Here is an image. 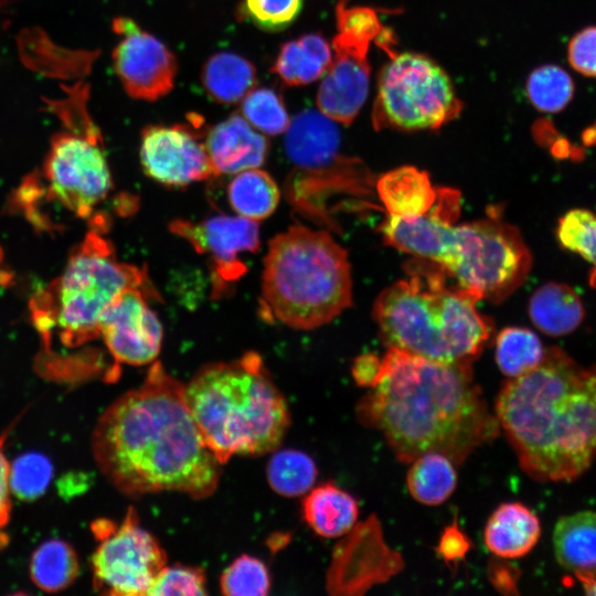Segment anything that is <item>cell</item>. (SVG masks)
Listing matches in <instances>:
<instances>
[{"mask_svg":"<svg viewBox=\"0 0 596 596\" xmlns=\"http://www.w3.org/2000/svg\"><path fill=\"white\" fill-rule=\"evenodd\" d=\"M553 543L557 562L573 572L587 592L596 583V512L561 518Z\"/></svg>","mask_w":596,"mask_h":596,"instance_id":"obj_19","label":"cell"},{"mask_svg":"<svg viewBox=\"0 0 596 596\" xmlns=\"http://www.w3.org/2000/svg\"><path fill=\"white\" fill-rule=\"evenodd\" d=\"M301 510L309 528L328 539L345 535L359 515L356 500L331 482L310 489L302 500Z\"/></svg>","mask_w":596,"mask_h":596,"instance_id":"obj_23","label":"cell"},{"mask_svg":"<svg viewBox=\"0 0 596 596\" xmlns=\"http://www.w3.org/2000/svg\"><path fill=\"white\" fill-rule=\"evenodd\" d=\"M227 196L237 215L258 222L274 213L280 192L269 173L254 168L235 173L227 188Z\"/></svg>","mask_w":596,"mask_h":596,"instance_id":"obj_29","label":"cell"},{"mask_svg":"<svg viewBox=\"0 0 596 596\" xmlns=\"http://www.w3.org/2000/svg\"><path fill=\"white\" fill-rule=\"evenodd\" d=\"M544 353L538 336L525 328H505L496 339L497 365L509 377H517L535 368Z\"/></svg>","mask_w":596,"mask_h":596,"instance_id":"obj_31","label":"cell"},{"mask_svg":"<svg viewBox=\"0 0 596 596\" xmlns=\"http://www.w3.org/2000/svg\"><path fill=\"white\" fill-rule=\"evenodd\" d=\"M302 0H243L238 15L266 32L289 26L299 15Z\"/></svg>","mask_w":596,"mask_h":596,"instance_id":"obj_37","label":"cell"},{"mask_svg":"<svg viewBox=\"0 0 596 596\" xmlns=\"http://www.w3.org/2000/svg\"><path fill=\"white\" fill-rule=\"evenodd\" d=\"M404 567L402 555L384 541L375 515L353 526L334 547L327 589L337 596H360Z\"/></svg>","mask_w":596,"mask_h":596,"instance_id":"obj_13","label":"cell"},{"mask_svg":"<svg viewBox=\"0 0 596 596\" xmlns=\"http://www.w3.org/2000/svg\"><path fill=\"white\" fill-rule=\"evenodd\" d=\"M91 445L100 472L128 497L173 491L205 499L219 486L221 464L192 417L184 384L160 362L104 411Z\"/></svg>","mask_w":596,"mask_h":596,"instance_id":"obj_1","label":"cell"},{"mask_svg":"<svg viewBox=\"0 0 596 596\" xmlns=\"http://www.w3.org/2000/svg\"><path fill=\"white\" fill-rule=\"evenodd\" d=\"M195 121L191 127L149 125L141 131L140 163L150 179L169 187L204 181L214 171Z\"/></svg>","mask_w":596,"mask_h":596,"instance_id":"obj_16","label":"cell"},{"mask_svg":"<svg viewBox=\"0 0 596 596\" xmlns=\"http://www.w3.org/2000/svg\"><path fill=\"white\" fill-rule=\"evenodd\" d=\"M382 358L366 353L358 356L352 365V376L359 386L372 389L379 381Z\"/></svg>","mask_w":596,"mask_h":596,"instance_id":"obj_42","label":"cell"},{"mask_svg":"<svg viewBox=\"0 0 596 596\" xmlns=\"http://www.w3.org/2000/svg\"><path fill=\"white\" fill-rule=\"evenodd\" d=\"M11 280H12V274L4 265L3 255L0 249V288L7 287Z\"/></svg>","mask_w":596,"mask_h":596,"instance_id":"obj_45","label":"cell"},{"mask_svg":"<svg viewBox=\"0 0 596 596\" xmlns=\"http://www.w3.org/2000/svg\"><path fill=\"white\" fill-rule=\"evenodd\" d=\"M256 70L253 63L233 52H219L204 63L201 74L206 94L215 102L232 105L255 88Z\"/></svg>","mask_w":596,"mask_h":596,"instance_id":"obj_26","label":"cell"},{"mask_svg":"<svg viewBox=\"0 0 596 596\" xmlns=\"http://www.w3.org/2000/svg\"><path fill=\"white\" fill-rule=\"evenodd\" d=\"M70 93L52 103L64 130L53 136L41 169L26 177L14 198L24 216L43 231L57 230L71 219L92 224L114 188L100 131L87 110V85Z\"/></svg>","mask_w":596,"mask_h":596,"instance_id":"obj_7","label":"cell"},{"mask_svg":"<svg viewBox=\"0 0 596 596\" xmlns=\"http://www.w3.org/2000/svg\"><path fill=\"white\" fill-rule=\"evenodd\" d=\"M331 62L329 43L320 34L310 33L280 46L273 72L286 85L302 86L322 77Z\"/></svg>","mask_w":596,"mask_h":596,"instance_id":"obj_24","label":"cell"},{"mask_svg":"<svg viewBox=\"0 0 596 596\" xmlns=\"http://www.w3.org/2000/svg\"><path fill=\"white\" fill-rule=\"evenodd\" d=\"M377 192L389 215L411 220L429 213L439 196L425 171L405 166L383 174Z\"/></svg>","mask_w":596,"mask_h":596,"instance_id":"obj_22","label":"cell"},{"mask_svg":"<svg viewBox=\"0 0 596 596\" xmlns=\"http://www.w3.org/2000/svg\"><path fill=\"white\" fill-rule=\"evenodd\" d=\"M381 233L389 245L434 263L480 300L501 302L531 269L518 228L496 217L454 225L435 212L411 220L389 215Z\"/></svg>","mask_w":596,"mask_h":596,"instance_id":"obj_6","label":"cell"},{"mask_svg":"<svg viewBox=\"0 0 596 596\" xmlns=\"http://www.w3.org/2000/svg\"><path fill=\"white\" fill-rule=\"evenodd\" d=\"M411 496L426 505L447 501L457 486L454 461L441 453H426L412 461L406 476Z\"/></svg>","mask_w":596,"mask_h":596,"instance_id":"obj_27","label":"cell"},{"mask_svg":"<svg viewBox=\"0 0 596 596\" xmlns=\"http://www.w3.org/2000/svg\"><path fill=\"white\" fill-rule=\"evenodd\" d=\"M260 296L264 311L292 329L330 322L352 304L347 251L324 231L289 226L269 241Z\"/></svg>","mask_w":596,"mask_h":596,"instance_id":"obj_8","label":"cell"},{"mask_svg":"<svg viewBox=\"0 0 596 596\" xmlns=\"http://www.w3.org/2000/svg\"><path fill=\"white\" fill-rule=\"evenodd\" d=\"M52 476L53 465L45 455L36 451L22 454L10 464V490L22 501H34L44 494Z\"/></svg>","mask_w":596,"mask_h":596,"instance_id":"obj_34","label":"cell"},{"mask_svg":"<svg viewBox=\"0 0 596 596\" xmlns=\"http://www.w3.org/2000/svg\"><path fill=\"white\" fill-rule=\"evenodd\" d=\"M113 30L120 38L113 50V66L125 92L148 102L170 93L178 68L172 52L130 19L116 18Z\"/></svg>","mask_w":596,"mask_h":596,"instance_id":"obj_14","label":"cell"},{"mask_svg":"<svg viewBox=\"0 0 596 596\" xmlns=\"http://www.w3.org/2000/svg\"><path fill=\"white\" fill-rule=\"evenodd\" d=\"M561 244L592 263L589 283L596 287V213L576 209L567 212L558 223Z\"/></svg>","mask_w":596,"mask_h":596,"instance_id":"obj_36","label":"cell"},{"mask_svg":"<svg viewBox=\"0 0 596 596\" xmlns=\"http://www.w3.org/2000/svg\"><path fill=\"white\" fill-rule=\"evenodd\" d=\"M29 573L33 584L47 593L68 588L79 574V561L73 546L61 539L42 542L32 553Z\"/></svg>","mask_w":596,"mask_h":596,"instance_id":"obj_28","label":"cell"},{"mask_svg":"<svg viewBox=\"0 0 596 596\" xmlns=\"http://www.w3.org/2000/svg\"><path fill=\"white\" fill-rule=\"evenodd\" d=\"M146 278L143 269L120 262L111 243L92 230L71 252L61 275L31 298V320L45 352L57 344L77 349L99 338L107 307Z\"/></svg>","mask_w":596,"mask_h":596,"instance_id":"obj_9","label":"cell"},{"mask_svg":"<svg viewBox=\"0 0 596 596\" xmlns=\"http://www.w3.org/2000/svg\"><path fill=\"white\" fill-rule=\"evenodd\" d=\"M574 82L558 65L536 67L528 77L526 94L531 104L544 113H558L573 99Z\"/></svg>","mask_w":596,"mask_h":596,"instance_id":"obj_32","label":"cell"},{"mask_svg":"<svg viewBox=\"0 0 596 596\" xmlns=\"http://www.w3.org/2000/svg\"><path fill=\"white\" fill-rule=\"evenodd\" d=\"M169 227L212 260L214 296L246 273L241 255L260 246L258 222L240 215H214L198 223L174 220Z\"/></svg>","mask_w":596,"mask_h":596,"instance_id":"obj_15","label":"cell"},{"mask_svg":"<svg viewBox=\"0 0 596 596\" xmlns=\"http://www.w3.org/2000/svg\"><path fill=\"white\" fill-rule=\"evenodd\" d=\"M588 594L596 595V583L587 590Z\"/></svg>","mask_w":596,"mask_h":596,"instance_id":"obj_46","label":"cell"},{"mask_svg":"<svg viewBox=\"0 0 596 596\" xmlns=\"http://www.w3.org/2000/svg\"><path fill=\"white\" fill-rule=\"evenodd\" d=\"M355 413L404 464L432 451L462 464L500 430L470 364L436 362L394 348L382 356L379 381Z\"/></svg>","mask_w":596,"mask_h":596,"instance_id":"obj_2","label":"cell"},{"mask_svg":"<svg viewBox=\"0 0 596 596\" xmlns=\"http://www.w3.org/2000/svg\"><path fill=\"white\" fill-rule=\"evenodd\" d=\"M408 277L385 288L373 305V319L387 345L441 363L471 364L492 332L476 304L480 298L447 275L414 266Z\"/></svg>","mask_w":596,"mask_h":596,"instance_id":"obj_5","label":"cell"},{"mask_svg":"<svg viewBox=\"0 0 596 596\" xmlns=\"http://www.w3.org/2000/svg\"><path fill=\"white\" fill-rule=\"evenodd\" d=\"M220 589L227 596H264L270 589L267 566L257 557L243 554L220 577Z\"/></svg>","mask_w":596,"mask_h":596,"instance_id":"obj_35","label":"cell"},{"mask_svg":"<svg viewBox=\"0 0 596 596\" xmlns=\"http://www.w3.org/2000/svg\"><path fill=\"white\" fill-rule=\"evenodd\" d=\"M89 477L86 473H68L61 478L58 482V491L63 497H73L87 490Z\"/></svg>","mask_w":596,"mask_h":596,"instance_id":"obj_44","label":"cell"},{"mask_svg":"<svg viewBox=\"0 0 596 596\" xmlns=\"http://www.w3.org/2000/svg\"><path fill=\"white\" fill-rule=\"evenodd\" d=\"M204 138L214 175L259 168L269 149L264 134L252 127L241 114H233L216 124Z\"/></svg>","mask_w":596,"mask_h":596,"instance_id":"obj_18","label":"cell"},{"mask_svg":"<svg viewBox=\"0 0 596 596\" xmlns=\"http://www.w3.org/2000/svg\"><path fill=\"white\" fill-rule=\"evenodd\" d=\"M529 315L538 329L550 336L574 331L584 319V306L570 286L547 283L538 288L529 302Z\"/></svg>","mask_w":596,"mask_h":596,"instance_id":"obj_25","label":"cell"},{"mask_svg":"<svg viewBox=\"0 0 596 596\" xmlns=\"http://www.w3.org/2000/svg\"><path fill=\"white\" fill-rule=\"evenodd\" d=\"M488 576L492 585L501 593L511 594L515 592V575L512 567L499 562L489 563Z\"/></svg>","mask_w":596,"mask_h":596,"instance_id":"obj_43","label":"cell"},{"mask_svg":"<svg viewBox=\"0 0 596 596\" xmlns=\"http://www.w3.org/2000/svg\"><path fill=\"white\" fill-rule=\"evenodd\" d=\"M461 108L447 73L429 57L405 52L380 73L373 123L404 131L437 129Z\"/></svg>","mask_w":596,"mask_h":596,"instance_id":"obj_10","label":"cell"},{"mask_svg":"<svg viewBox=\"0 0 596 596\" xmlns=\"http://www.w3.org/2000/svg\"><path fill=\"white\" fill-rule=\"evenodd\" d=\"M337 28L338 33L332 40L334 56L322 76L317 106L333 121L350 125L368 97L369 46L371 41L380 39L383 26L373 9L348 8L347 0H340Z\"/></svg>","mask_w":596,"mask_h":596,"instance_id":"obj_11","label":"cell"},{"mask_svg":"<svg viewBox=\"0 0 596 596\" xmlns=\"http://www.w3.org/2000/svg\"><path fill=\"white\" fill-rule=\"evenodd\" d=\"M494 415L525 473L572 480L596 455V366L545 350L535 368L505 382Z\"/></svg>","mask_w":596,"mask_h":596,"instance_id":"obj_3","label":"cell"},{"mask_svg":"<svg viewBox=\"0 0 596 596\" xmlns=\"http://www.w3.org/2000/svg\"><path fill=\"white\" fill-rule=\"evenodd\" d=\"M184 396L221 465L276 450L290 424L286 400L256 352L200 368L184 384Z\"/></svg>","mask_w":596,"mask_h":596,"instance_id":"obj_4","label":"cell"},{"mask_svg":"<svg viewBox=\"0 0 596 596\" xmlns=\"http://www.w3.org/2000/svg\"><path fill=\"white\" fill-rule=\"evenodd\" d=\"M567 58L576 72L596 78V26L585 28L572 38Z\"/></svg>","mask_w":596,"mask_h":596,"instance_id":"obj_39","label":"cell"},{"mask_svg":"<svg viewBox=\"0 0 596 596\" xmlns=\"http://www.w3.org/2000/svg\"><path fill=\"white\" fill-rule=\"evenodd\" d=\"M270 488L284 497H299L312 489L318 469L310 456L297 449L276 450L268 460Z\"/></svg>","mask_w":596,"mask_h":596,"instance_id":"obj_30","label":"cell"},{"mask_svg":"<svg viewBox=\"0 0 596 596\" xmlns=\"http://www.w3.org/2000/svg\"><path fill=\"white\" fill-rule=\"evenodd\" d=\"M471 549V541L456 521L446 526L436 546V553L449 567H457Z\"/></svg>","mask_w":596,"mask_h":596,"instance_id":"obj_40","label":"cell"},{"mask_svg":"<svg viewBox=\"0 0 596 596\" xmlns=\"http://www.w3.org/2000/svg\"><path fill=\"white\" fill-rule=\"evenodd\" d=\"M206 576L201 567L166 565L159 573L147 595L198 596L205 595Z\"/></svg>","mask_w":596,"mask_h":596,"instance_id":"obj_38","label":"cell"},{"mask_svg":"<svg viewBox=\"0 0 596 596\" xmlns=\"http://www.w3.org/2000/svg\"><path fill=\"white\" fill-rule=\"evenodd\" d=\"M538 517L520 502H504L489 517L483 532L487 549L500 558H518L538 543Z\"/></svg>","mask_w":596,"mask_h":596,"instance_id":"obj_21","label":"cell"},{"mask_svg":"<svg viewBox=\"0 0 596 596\" xmlns=\"http://www.w3.org/2000/svg\"><path fill=\"white\" fill-rule=\"evenodd\" d=\"M6 438L7 433L0 435V549L7 542V540L3 539V529L8 524L11 513V490L9 485L10 464L3 451Z\"/></svg>","mask_w":596,"mask_h":596,"instance_id":"obj_41","label":"cell"},{"mask_svg":"<svg viewBox=\"0 0 596 596\" xmlns=\"http://www.w3.org/2000/svg\"><path fill=\"white\" fill-rule=\"evenodd\" d=\"M99 338L117 366L155 362L161 350L163 328L141 287L126 288L107 307L99 321Z\"/></svg>","mask_w":596,"mask_h":596,"instance_id":"obj_17","label":"cell"},{"mask_svg":"<svg viewBox=\"0 0 596 596\" xmlns=\"http://www.w3.org/2000/svg\"><path fill=\"white\" fill-rule=\"evenodd\" d=\"M98 545L92 555L93 586L115 596L147 595L167 565L164 550L140 525L134 508L120 523L98 519L92 524Z\"/></svg>","mask_w":596,"mask_h":596,"instance_id":"obj_12","label":"cell"},{"mask_svg":"<svg viewBox=\"0 0 596 596\" xmlns=\"http://www.w3.org/2000/svg\"><path fill=\"white\" fill-rule=\"evenodd\" d=\"M340 135L332 119L320 110H304L290 120L285 147L289 158L306 169H318L336 159Z\"/></svg>","mask_w":596,"mask_h":596,"instance_id":"obj_20","label":"cell"},{"mask_svg":"<svg viewBox=\"0 0 596 596\" xmlns=\"http://www.w3.org/2000/svg\"><path fill=\"white\" fill-rule=\"evenodd\" d=\"M241 115L252 127L268 136L286 132L290 124L281 96L267 87L254 88L242 99Z\"/></svg>","mask_w":596,"mask_h":596,"instance_id":"obj_33","label":"cell"}]
</instances>
